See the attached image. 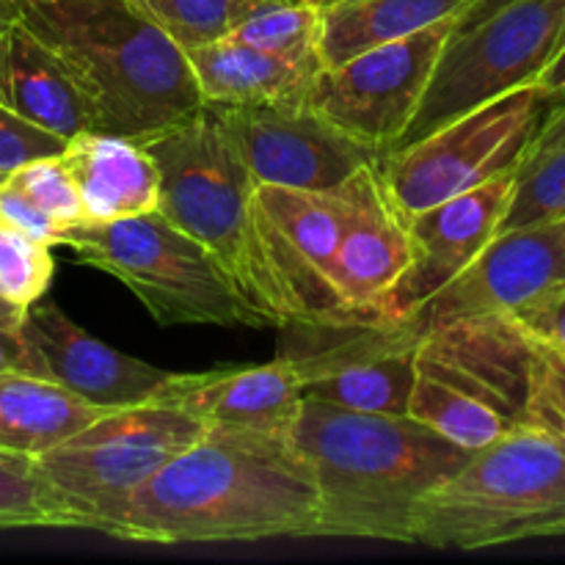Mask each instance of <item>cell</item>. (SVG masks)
<instances>
[{
  "mask_svg": "<svg viewBox=\"0 0 565 565\" xmlns=\"http://www.w3.org/2000/svg\"><path fill=\"white\" fill-rule=\"evenodd\" d=\"M513 174L408 215V263L381 298L379 318L408 320L489 246L511 202Z\"/></svg>",
  "mask_w": 565,
  "mask_h": 565,
  "instance_id": "cell-15",
  "label": "cell"
},
{
  "mask_svg": "<svg viewBox=\"0 0 565 565\" xmlns=\"http://www.w3.org/2000/svg\"><path fill=\"white\" fill-rule=\"evenodd\" d=\"M406 414L469 452L491 445L511 425H516L502 417L489 403L478 401V397L467 395L456 386L441 384L425 373H417Z\"/></svg>",
  "mask_w": 565,
  "mask_h": 565,
  "instance_id": "cell-25",
  "label": "cell"
},
{
  "mask_svg": "<svg viewBox=\"0 0 565 565\" xmlns=\"http://www.w3.org/2000/svg\"><path fill=\"white\" fill-rule=\"evenodd\" d=\"M99 414V408L42 375L0 373V450L36 458Z\"/></svg>",
  "mask_w": 565,
  "mask_h": 565,
  "instance_id": "cell-24",
  "label": "cell"
},
{
  "mask_svg": "<svg viewBox=\"0 0 565 565\" xmlns=\"http://www.w3.org/2000/svg\"><path fill=\"white\" fill-rule=\"evenodd\" d=\"M565 281V221L497 232L489 246L406 320L428 331L456 320L505 318Z\"/></svg>",
  "mask_w": 565,
  "mask_h": 565,
  "instance_id": "cell-14",
  "label": "cell"
},
{
  "mask_svg": "<svg viewBox=\"0 0 565 565\" xmlns=\"http://www.w3.org/2000/svg\"><path fill=\"white\" fill-rule=\"evenodd\" d=\"M22 318H25V309L14 307V303L0 298V326H6V329H20Z\"/></svg>",
  "mask_w": 565,
  "mask_h": 565,
  "instance_id": "cell-38",
  "label": "cell"
},
{
  "mask_svg": "<svg viewBox=\"0 0 565 565\" xmlns=\"http://www.w3.org/2000/svg\"><path fill=\"white\" fill-rule=\"evenodd\" d=\"M417 334V373L489 403L511 423H522L530 342L511 320H456Z\"/></svg>",
  "mask_w": 565,
  "mask_h": 565,
  "instance_id": "cell-18",
  "label": "cell"
},
{
  "mask_svg": "<svg viewBox=\"0 0 565 565\" xmlns=\"http://www.w3.org/2000/svg\"><path fill=\"white\" fill-rule=\"evenodd\" d=\"M527 340L555 351H565V281L541 292L539 298L505 315Z\"/></svg>",
  "mask_w": 565,
  "mask_h": 565,
  "instance_id": "cell-34",
  "label": "cell"
},
{
  "mask_svg": "<svg viewBox=\"0 0 565 565\" xmlns=\"http://www.w3.org/2000/svg\"><path fill=\"white\" fill-rule=\"evenodd\" d=\"M552 147H565V99L552 105L550 114L544 116L533 143H530V152H539V149H552Z\"/></svg>",
  "mask_w": 565,
  "mask_h": 565,
  "instance_id": "cell-36",
  "label": "cell"
},
{
  "mask_svg": "<svg viewBox=\"0 0 565 565\" xmlns=\"http://www.w3.org/2000/svg\"><path fill=\"white\" fill-rule=\"evenodd\" d=\"M58 246L70 248L75 263L119 279L160 326H274L221 259L158 210L103 224L81 221L61 232Z\"/></svg>",
  "mask_w": 565,
  "mask_h": 565,
  "instance_id": "cell-5",
  "label": "cell"
},
{
  "mask_svg": "<svg viewBox=\"0 0 565 565\" xmlns=\"http://www.w3.org/2000/svg\"><path fill=\"white\" fill-rule=\"evenodd\" d=\"M88 103L94 127L143 138L202 110L185 47L127 0H11Z\"/></svg>",
  "mask_w": 565,
  "mask_h": 565,
  "instance_id": "cell-3",
  "label": "cell"
},
{
  "mask_svg": "<svg viewBox=\"0 0 565 565\" xmlns=\"http://www.w3.org/2000/svg\"><path fill=\"white\" fill-rule=\"evenodd\" d=\"M0 373H31L42 375L39 359L20 329L0 326Z\"/></svg>",
  "mask_w": 565,
  "mask_h": 565,
  "instance_id": "cell-35",
  "label": "cell"
},
{
  "mask_svg": "<svg viewBox=\"0 0 565 565\" xmlns=\"http://www.w3.org/2000/svg\"><path fill=\"white\" fill-rule=\"evenodd\" d=\"M14 6H11V0H0V39H3V31L9 28V22L14 20Z\"/></svg>",
  "mask_w": 565,
  "mask_h": 565,
  "instance_id": "cell-39",
  "label": "cell"
},
{
  "mask_svg": "<svg viewBox=\"0 0 565 565\" xmlns=\"http://www.w3.org/2000/svg\"><path fill=\"white\" fill-rule=\"evenodd\" d=\"M379 163L362 166L342 182L345 224L334 265L342 318H379L381 298L408 263V215L392 196Z\"/></svg>",
  "mask_w": 565,
  "mask_h": 565,
  "instance_id": "cell-16",
  "label": "cell"
},
{
  "mask_svg": "<svg viewBox=\"0 0 565 565\" xmlns=\"http://www.w3.org/2000/svg\"><path fill=\"white\" fill-rule=\"evenodd\" d=\"M565 221V147L524 154L513 174L511 202L500 232Z\"/></svg>",
  "mask_w": 565,
  "mask_h": 565,
  "instance_id": "cell-27",
  "label": "cell"
},
{
  "mask_svg": "<svg viewBox=\"0 0 565 565\" xmlns=\"http://www.w3.org/2000/svg\"><path fill=\"white\" fill-rule=\"evenodd\" d=\"M563 44L565 0H502L494 6H475L447 39L428 92L395 147L428 136L500 94L535 86Z\"/></svg>",
  "mask_w": 565,
  "mask_h": 565,
  "instance_id": "cell-8",
  "label": "cell"
},
{
  "mask_svg": "<svg viewBox=\"0 0 565 565\" xmlns=\"http://www.w3.org/2000/svg\"><path fill=\"white\" fill-rule=\"evenodd\" d=\"M53 527L33 456L0 450V530Z\"/></svg>",
  "mask_w": 565,
  "mask_h": 565,
  "instance_id": "cell-31",
  "label": "cell"
},
{
  "mask_svg": "<svg viewBox=\"0 0 565 565\" xmlns=\"http://www.w3.org/2000/svg\"><path fill=\"white\" fill-rule=\"evenodd\" d=\"M0 105L64 141L83 130H97L92 108L70 72L17 17L0 39Z\"/></svg>",
  "mask_w": 565,
  "mask_h": 565,
  "instance_id": "cell-21",
  "label": "cell"
},
{
  "mask_svg": "<svg viewBox=\"0 0 565 565\" xmlns=\"http://www.w3.org/2000/svg\"><path fill=\"white\" fill-rule=\"evenodd\" d=\"M86 221H119L158 210L160 174L136 138L83 130L61 149Z\"/></svg>",
  "mask_w": 565,
  "mask_h": 565,
  "instance_id": "cell-20",
  "label": "cell"
},
{
  "mask_svg": "<svg viewBox=\"0 0 565 565\" xmlns=\"http://www.w3.org/2000/svg\"><path fill=\"white\" fill-rule=\"evenodd\" d=\"M535 88H539V92L544 94L552 105L565 99V44H563L561 53L555 55V61H552V64L541 72V77L535 81Z\"/></svg>",
  "mask_w": 565,
  "mask_h": 565,
  "instance_id": "cell-37",
  "label": "cell"
},
{
  "mask_svg": "<svg viewBox=\"0 0 565 565\" xmlns=\"http://www.w3.org/2000/svg\"><path fill=\"white\" fill-rule=\"evenodd\" d=\"M318 489L315 539L412 544L419 502L469 458L408 414H364L303 397L290 428Z\"/></svg>",
  "mask_w": 565,
  "mask_h": 565,
  "instance_id": "cell-2",
  "label": "cell"
},
{
  "mask_svg": "<svg viewBox=\"0 0 565 565\" xmlns=\"http://www.w3.org/2000/svg\"><path fill=\"white\" fill-rule=\"evenodd\" d=\"M230 36L270 55H279V58L320 64V3L315 0H265L232 28Z\"/></svg>",
  "mask_w": 565,
  "mask_h": 565,
  "instance_id": "cell-26",
  "label": "cell"
},
{
  "mask_svg": "<svg viewBox=\"0 0 565 565\" xmlns=\"http://www.w3.org/2000/svg\"><path fill=\"white\" fill-rule=\"evenodd\" d=\"M136 141L158 163V213L207 246L248 301L279 326L254 241L252 196L257 185L221 132L213 110L202 105V110L188 119Z\"/></svg>",
  "mask_w": 565,
  "mask_h": 565,
  "instance_id": "cell-7",
  "label": "cell"
},
{
  "mask_svg": "<svg viewBox=\"0 0 565 565\" xmlns=\"http://www.w3.org/2000/svg\"><path fill=\"white\" fill-rule=\"evenodd\" d=\"M530 342L524 419L565 441V351Z\"/></svg>",
  "mask_w": 565,
  "mask_h": 565,
  "instance_id": "cell-32",
  "label": "cell"
},
{
  "mask_svg": "<svg viewBox=\"0 0 565 565\" xmlns=\"http://www.w3.org/2000/svg\"><path fill=\"white\" fill-rule=\"evenodd\" d=\"M204 428L202 419L158 401L103 412L33 458L53 527L114 535L132 494Z\"/></svg>",
  "mask_w": 565,
  "mask_h": 565,
  "instance_id": "cell-6",
  "label": "cell"
},
{
  "mask_svg": "<svg viewBox=\"0 0 565 565\" xmlns=\"http://www.w3.org/2000/svg\"><path fill=\"white\" fill-rule=\"evenodd\" d=\"M318 489L290 430L207 425L132 494L114 539L252 544L315 539Z\"/></svg>",
  "mask_w": 565,
  "mask_h": 565,
  "instance_id": "cell-1",
  "label": "cell"
},
{
  "mask_svg": "<svg viewBox=\"0 0 565 565\" xmlns=\"http://www.w3.org/2000/svg\"><path fill=\"white\" fill-rule=\"evenodd\" d=\"M3 182L14 188L33 210H39L58 230V237L64 230L86 221L81 196H77L75 182H72L61 154L28 160V163L9 171Z\"/></svg>",
  "mask_w": 565,
  "mask_h": 565,
  "instance_id": "cell-29",
  "label": "cell"
},
{
  "mask_svg": "<svg viewBox=\"0 0 565 565\" xmlns=\"http://www.w3.org/2000/svg\"><path fill=\"white\" fill-rule=\"evenodd\" d=\"M20 331L36 353L42 379L55 381L99 412L149 403L169 375L105 345L42 298L25 309Z\"/></svg>",
  "mask_w": 565,
  "mask_h": 565,
  "instance_id": "cell-17",
  "label": "cell"
},
{
  "mask_svg": "<svg viewBox=\"0 0 565 565\" xmlns=\"http://www.w3.org/2000/svg\"><path fill=\"white\" fill-rule=\"evenodd\" d=\"M480 0H331L320 6L318 55L342 64L379 44L406 39L445 20H461Z\"/></svg>",
  "mask_w": 565,
  "mask_h": 565,
  "instance_id": "cell-23",
  "label": "cell"
},
{
  "mask_svg": "<svg viewBox=\"0 0 565 565\" xmlns=\"http://www.w3.org/2000/svg\"><path fill=\"white\" fill-rule=\"evenodd\" d=\"M565 539V441L516 423L441 480L414 513L412 544L478 552Z\"/></svg>",
  "mask_w": 565,
  "mask_h": 565,
  "instance_id": "cell-4",
  "label": "cell"
},
{
  "mask_svg": "<svg viewBox=\"0 0 565 565\" xmlns=\"http://www.w3.org/2000/svg\"><path fill=\"white\" fill-rule=\"evenodd\" d=\"M53 246L0 221V298L28 309L44 298L53 279Z\"/></svg>",
  "mask_w": 565,
  "mask_h": 565,
  "instance_id": "cell-30",
  "label": "cell"
},
{
  "mask_svg": "<svg viewBox=\"0 0 565 565\" xmlns=\"http://www.w3.org/2000/svg\"><path fill=\"white\" fill-rule=\"evenodd\" d=\"M152 401L174 406L204 425L290 430L303 392L281 356L254 367L169 373Z\"/></svg>",
  "mask_w": 565,
  "mask_h": 565,
  "instance_id": "cell-19",
  "label": "cell"
},
{
  "mask_svg": "<svg viewBox=\"0 0 565 565\" xmlns=\"http://www.w3.org/2000/svg\"><path fill=\"white\" fill-rule=\"evenodd\" d=\"M252 221L279 329L290 320L342 318L334 287L337 248L345 224L342 185L329 191L257 185Z\"/></svg>",
  "mask_w": 565,
  "mask_h": 565,
  "instance_id": "cell-11",
  "label": "cell"
},
{
  "mask_svg": "<svg viewBox=\"0 0 565 565\" xmlns=\"http://www.w3.org/2000/svg\"><path fill=\"white\" fill-rule=\"evenodd\" d=\"M461 20L436 22L342 64L320 66L303 92V103L353 141L390 152L412 125L436 61Z\"/></svg>",
  "mask_w": 565,
  "mask_h": 565,
  "instance_id": "cell-12",
  "label": "cell"
},
{
  "mask_svg": "<svg viewBox=\"0 0 565 565\" xmlns=\"http://www.w3.org/2000/svg\"><path fill=\"white\" fill-rule=\"evenodd\" d=\"M64 143V138L28 125L6 105H0V180L28 160L58 154Z\"/></svg>",
  "mask_w": 565,
  "mask_h": 565,
  "instance_id": "cell-33",
  "label": "cell"
},
{
  "mask_svg": "<svg viewBox=\"0 0 565 565\" xmlns=\"http://www.w3.org/2000/svg\"><path fill=\"white\" fill-rule=\"evenodd\" d=\"M204 105H254L303 97L320 64L287 61L224 33L185 47Z\"/></svg>",
  "mask_w": 565,
  "mask_h": 565,
  "instance_id": "cell-22",
  "label": "cell"
},
{
  "mask_svg": "<svg viewBox=\"0 0 565 565\" xmlns=\"http://www.w3.org/2000/svg\"><path fill=\"white\" fill-rule=\"evenodd\" d=\"M207 108L254 185L329 191L386 154L337 130L303 97Z\"/></svg>",
  "mask_w": 565,
  "mask_h": 565,
  "instance_id": "cell-13",
  "label": "cell"
},
{
  "mask_svg": "<svg viewBox=\"0 0 565 565\" xmlns=\"http://www.w3.org/2000/svg\"><path fill=\"white\" fill-rule=\"evenodd\" d=\"M315 3H320V6H323V3H331V0H315Z\"/></svg>",
  "mask_w": 565,
  "mask_h": 565,
  "instance_id": "cell-41",
  "label": "cell"
},
{
  "mask_svg": "<svg viewBox=\"0 0 565 565\" xmlns=\"http://www.w3.org/2000/svg\"><path fill=\"white\" fill-rule=\"evenodd\" d=\"M127 3L163 28L180 47H193L230 33L248 11L265 0H127Z\"/></svg>",
  "mask_w": 565,
  "mask_h": 565,
  "instance_id": "cell-28",
  "label": "cell"
},
{
  "mask_svg": "<svg viewBox=\"0 0 565 565\" xmlns=\"http://www.w3.org/2000/svg\"><path fill=\"white\" fill-rule=\"evenodd\" d=\"M419 334L406 320L323 318L281 326L279 356L303 397L364 414H406Z\"/></svg>",
  "mask_w": 565,
  "mask_h": 565,
  "instance_id": "cell-10",
  "label": "cell"
},
{
  "mask_svg": "<svg viewBox=\"0 0 565 565\" xmlns=\"http://www.w3.org/2000/svg\"><path fill=\"white\" fill-rule=\"evenodd\" d=\"M552 103L535 86L500 94L381 158V174L406 215L516 171Z\"/></svg>",
  "mask_w": 565,
  "mask_h": 565,
  "instance_id": "cell-9",
  "label": "cell"
},
{
  "mask_svg": "<svg viewBox=\"0 0 565 565\" xmlns=\"http://www.w3.org/2000/svg\"><path fill=\"white\" fill-rule=\"evenodd\" d=\"M494 3H502V0H480L478 6H494Z\"/></svg>",
  "mask_w": 565,
  "mask_h": 565,
  "instance_id": "cell-40",
  "label": "cell"
}]
</instances>
